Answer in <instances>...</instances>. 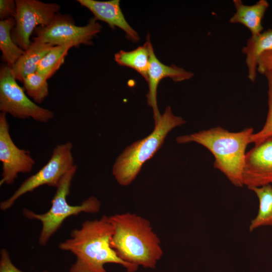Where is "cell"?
<instances>
[{
    "mask_svg": "<svg viewBox=\"0 0 272 272\" xmlns=\"http://www.w3.org/2000/svg\"><path fill=\"white\" fill-rule=\"evenodd\" d=\"M253 133L252 127L231 132L217 126L179 136L176 140L178 144L195 142L206 148L215 157L214 168L222 172L232 184L242 187L246 149Z\"/></svg>",
    "mask_w": 272,
    "mask_h": 272,
    "instance_id": "3",
    "label": "cell"
},
{
    "mask_svg": "<svg viewBox=\"0 0 272 272\" xmlns=\"http://www.w3.org/2000/svg\"><path fill=\"white\" fill-rule=\"evenodd\" d=\"M33 40L24 53L10 67L15 79L22 83L27 75L36 72L40 60L54 46L38 40Z\"/></svg>",
    "mask_w": 272,
    "mask_h": 272,
    "instance_id": "15",
    "label": "cell"
},
{
    "mask_svg": "<svg viewBox=\"0 0 272 272\" xmlns=\"http://www.w3.org/2000/svg\"><path fill=\"white\" fill-rule=\"evenodd\" d=\"M0 161L2 179L0 186L12 185L19 173L30 172L35 162L27 150L19 148L14 143L9 132L6 114L0 113Z\"/></svg>",
    "mask_w": 272,
    "mask_h": 272,
    "instance_id": "10",
    "label": "cell"
},
{
    "mask_svg": "<svg viewBox=\"0 0 272 272\" xmlns=\"http://www.w3.org/2000/svg\"><path fill=\"white\" fill-rule=\"evenodd\" d=\"M236 12L230 19L233 24H241L247 27L252 36L263 31L262 20L268 7L266 0H260L253 5H244L241 0H233Z\"/></svg>",
    "mask_w": 272,
    "mask_h": 272,
    "instance_id": "14",
    "label": "cell"
},
{
    "mask_svg": "<svg viewBox=\"0 0 272 272\" xmlns=\"http://www.w3.org/2000/svg\"><path fill=\"white\" fill-rule=\"evenodd\" d=\"M108 217L113 228L110 245L118 256L138 267L154 268L163 252L150 222L130 213Z\"/></svg>",
    "mask_w": 272,
    "mask_h": 272,
    "instance_id": "2",
    "label": "cell"
},
{
    "mask_svg": "<svg viewBox=\"0 0 272 272\" xmlns=\"http://www.w3.org/2000/svg\"><path fill=\"white\" fill-rule=\"evenodd\" d=\"M193 75L192 72L174 64H164L155 55L153 46L151 47L147 81L149 92L147 98V104L153 109L155 124L158 122L161 116L157 101V88L160 82L163 79L168 77L174 82H181L191 79Z\"/></svg>",
    "mask_w": 272,
    "mask_h": 272,
    "instance_id": "12",
    "label": "cell"
},
{
    "mask_svg": "<svg viewBox=\"0 0 272 272\" xmlns=\"http://www.w3.org/2000/svg\"><path fill=\"white\" fill-rule=\"evenodd\" d=\"M113 228L109 217L84 221L79 229L73 230L70 238L59 243L60 250L72 252L76 257L69 272H107L106 263L120 264L127 272L138 267L121 259L111 248Z\"/></svg>",
    "mask_w": 272,
    "mask_h": 272,
    "instance_id": "1",
    "label": "cell"
},
{
    "mask_svg": "<svg viewBox=\"0 0 272 272\" xmlns=\"http://www.w3.org/2000/svg\"><path fill=\"white\" fill-rule=\"evenodd\" d=\"M256 195L259 208L256 217L251 220L249 229L252 232L263 226H272V184L250 189Z\"/></svg>",
    "mask_w": 272,
    "mask_h": 272,
    "instance_id": "19",
    "label": "cell"
},
{
    "mask_svg": "<svg viewBox=\"0 0 272 272\" xmlns=\"http://www.w3.org/2000/svg\"><path fill=\"white\" fill-rule=\"evenodd\" d=\"M82 6L89 10L97 20L106 23L112 29L118 27L125 33L126 38L132 42L139 41L137 32L126 21L120 7L119 0L98 1L78 0Z\"/></svg>",
    "mask_w": 272,
    "mask_h": 272,
    "instance_id": "13",
    "label": "cell"
},
{
    "mask_svg": "<svg viewBox=\"0 0 272 272\" xmlns=\"http://www.w3.org/2000/svg\"><path fill=\"white\" fill-rule=\"evenodd\" d=\"M150 35L145 44L129 51L120 50L114 55V60L119 65L131 68L138 72L147 82L150 64V50L152 46Z\"/></svg>",
    "mask_w": 272,
    "mask_h": 272,
    "instance_id": "17",
    "label": "cell"
},
{
    "mask_svg": "<svg viewBox=\"0 0 272 272\" xmlns=\"http://www.w3.org/2000/svg\"><path fill=\"white\" fill-rule=\"evenodd\" d=\"M242 179L249 189L272 184V136L254 144L246 153Z\"/></svg>",
    "mask_w": 272,
    "mask_h": 272,
    "instance_id": "11",
    "label": "cell"
},
{
    "mask_svg": "<svg viewBox=\"0 0 272 272\" xmlns=\"http://www.w3.org/2000/svg\"><path fill=\"white\" fill-rule=\"evenodd\" d=\"M0 111L15 118H31L40 122H47L54 117L51 110L38 106L27 97L7 65L0 69Z\"/></svg>",
    "mask_w": 272,
    "mask_h": 272,
    "instance_id": "7",
    "label": "cell"
},
{
    "mask_svg": "<svg viewBox=\"0 0 272 272\" xmlns=\"http://www.w3.org/2000/svg\"><path fill=\"white\" fill-rule=\"evenodd\" d=\"M102 27L94 18H91L84 26L76 25L69 15L57 13L46 26H38L34 30L38 40L53 46L73 43L76 46L91 45L92 40L101 31Z\"/></svg>",
    "mask_w": 272,
    "mask_h": 272,
    "instance_id": "8",
    "label": "cell"
},
{
    "mask_svg": "<svg viewBox=\"0 0 272 272\" xmlns=\"http://www.w3.org/2000/svg\"><path fill=\"white\" fill-rule=\"evenodd\" d=\"M77 170V166L76 165L63 177L56 188L51 200V206L47 212L37 214L28 209L23 210V215L26 218L38 220L41 223L42 228L38 239L40 246H44L47 244L68 217L81 213L96 214L100 210L101 203L95 196L88 197L79 205L73 206L67 202V197Z\"/></svg>",
    "mask_w": 272,
    "mask_h": 272,
    "instance_id": "5",
    "label": "cell"
},
{
    "mask_svg": "<svg viewBox=\"0 0 272 272\" xmlns=\"http://www.w3.org/2000/svg\"><path fill=\"white\" fill-rule=\"evenodd\" d=\"M27 95L37 103H41L49 94L47 79L36 72L29 74L23 81Z\"/></svg>",
    "mask_w": 272,
    "mask_h": 272,
    "instance_id": "21",
    "label": "cell"
},
{
    "mask_svg": "<svg viewBox=\"0 0 272 272\" xmlns=\"http://www.w3.org/2000/svg\"><path fill=\"white\" fill-rule=\"evenodd\" d=\"M257 72L266 78H272V49L265 51L259 57L257 62Z\"/></svg>",
    "mask_w": 272,
    "mask_h": 272,
    "instance_id": "23",
    "label": "cell"
},
{
    "mask_svg": "<svg viewBox=\"0 0 272 272\" xmlns=\"http://www.w3.org/2000/svg\"><path fill=\"white\" fill-rule=\"evenodd\" d=\"M73 144L67 142L57 145L47 163L37 172L25 179L7 199L0 203V209L11 208L24 194L47 185L57 188L63 177L76 165L72 153Z\"/></svg>",
    "mask_w": 272,
    "mask_h": 272,
    "instance_id": "6",
    "label": "cell"
},
{
    "mask_svg": "<svg viewBox=\"0 0 272 272\" xmlns=\"http://www.w3.org/2000/svg\"><path fill=\"white\" fill-rule=\"evenodd\" d=\"M73 47H77L73 43L53 46L40 60L36 72L47 80L51 78L64 62L69 50Z\"/></svg>",
    "mask_w": 272,
    "mask_h": 272,
    "instance_id": "20",
    "label": "cell"
},
{
    "mask_svg": "<svg viewBox=\"0 0 272 272\" xmlns=\"http://www.w3.org/2000/svg\"><path fill=\"white\" fill-rule=\"evenodd\" d=\"M0 272H24L17 268L12 262L9 253L6 249L0 250ZM34 272H50L48 270Z\"/></svg>",
    "mask_w": 272,
    "mask_h": 272,
    "instance_id": "24",
    "label": "cell"
},
{
    "mask_svg": "<svg viewBox=\"0 0 272 272\" xmlns=\"http://www.w3.org/2000/svg\"><path fill=\"white\" fill-rule=\"evenodd\" d=\"M272 49V29H268L259 34L251 36L247 41L242 52L246 55L248 78L254 83L257 74V62L260 55Z\"/></svg>",
    "mask_w": 272,
    "mask_h": 272,
    "instance_id": "16",
    "label": "cell"
},
{
    "mask_svg": "<svg viewBox=\"0 0 272 272\" xmlns=\"http://www.w3.org/2000/svg\"><path fill=\"white\" fill-rule=\"evenodd\" d=\"M266 79L268 82V113L262 129L257 132L253 133L251 137V143L254 144L272 136V78Z\"/></svg>",
    "mask_w": 272,
    "mask_h": 272,
    "instance_id": "22",
    "label": "cell"
},
{
    "mask_svg": "<svg viewBox=\"0 0 272 272\" xmlns=\"http://www.w3.org/2000/svg\"><path fill=\"white\" fill-rule=\"evenodd\" d=\"M17 7L15 1H0V18L4 20L10 18H14L16 13Z\"/></svg>",
    "mask_w": 272,
    "mask_h": 272,
    "instance_id": "25",
    "label": "cell"
},
{
    "mask_svg": "<svg viewBox=\"0 0 272 272\" xmlns=\"http://www.w3.org/2000/svg\"><path fill=\"white\" fill-rule=\"evenodd\" d=\"M186 121L175 116L167 106L152 132L145 138L127 147L117 158L112 168V174L121 185L127 186L136 178L143 164L153 157L163 145L167 134L174 128Z\"/></svg>",
    "mask_w": 272,
    "mask_h": 272,
    "instance_id": "4",
    "label": "cell"
},
{
    "mask_svg": "<svg viewBox=\"0 0 272 272\" xmlns=\"http://www.w3.org/2000/svg\"><path fill=\"white\" fill-rule=\"evenodd\" d=\"M14 17L16 25L12 31L14 42L24 51L29 47L30 36L38 26L47 25L58 13L60 6L38 0H16Z\"/></svg>",
    "mask_w": 272,
    "mask_h": 272,
    "instance_id": "9",
    "label": "cell"
},
{
    "mask_svg": "<svg viewBox=\"0 0 272 272\" xmlns=\"http://www.w3.org/2000/svg\"><path fill=\"white\" fill-rule=\"evenodd\" d=\"M16 25L14 18L0 21V49L2 59L11 67L24 53L25 51L19 47L12 37V31Z\"/></svg>",
    "mask_w": 272,
    "mask_h": 272,
    "instance_id": "18",
    "label": "cell"
}]
</instances>
